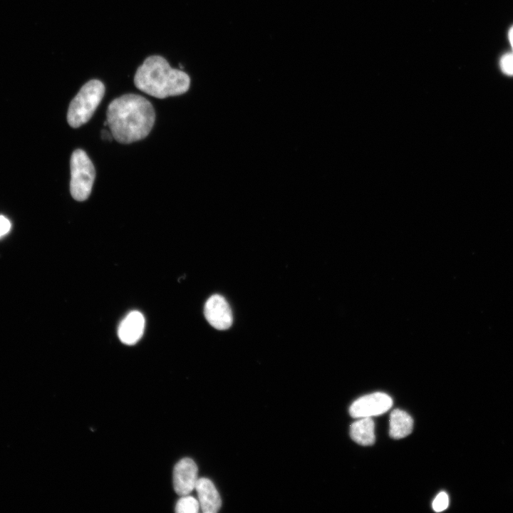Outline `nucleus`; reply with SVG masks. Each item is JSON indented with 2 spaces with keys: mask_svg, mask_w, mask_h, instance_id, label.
I'll list each match as a JSON object with an SVG mask.
<instances>
[{
  "mask_svg": "<svg viewBox=\"0 0 513 513\" xmlns=\"http://www.w3.org/2000/svg\"><path fill=\"white\" fill-rule=\"evenodd\" d=\"M134 83L151 96L165 98L185 93L190 86V78L185 71L172 68L163 57L151 56L137 69Z\"/></svg>",
  "mask_w": 513,
  "mask_h": 513,
  "instance_id": "f03ea898",
  "label": "nucleus"
},
{
  "mask_svg": "<svg viewBox=\"0 0 513 513\" xmlns=\"http://www.w3.org/2000/svg\"><path fill=\"white\" fill-rule=\"evenodd\" d=\"M500 66L504 73L513 76V53L504 55L501 58Z\"/></svg>",
  "mask_w": 513,
  "mask_h": 513,
  "instance_id": "4468645a",
  "label": "nucleus"
},
{
  "mask_svg": "<svg viewBox=\"0 0 513 513\" xmlns=\"http://www.w3.org/2000/svg\"><path fill=\"white\" fill-rule=\"evenodd\" d=\"M353 440L361 445H371L375 442L374 422L371 418H361L350 427Z\"/></svg>",
  "mask_w": 513,
  "mask_h": 513,
  "instance_id": "9b49d317",
  "label": "nucleus"
},
{
  "mask_svg": "<svg viewBox=\"0 0 513 513\" xmlns=\"http://www.w3.org/2000/svg\"><path fill=\"white\" fill-rule=\"evenodd\" d=\"M509 38L513 50V26L510 28L509 31Z\"/></svg>",
  "mask_w": 513,
  "mask_h": 513,
  "instance_id": "f3484780",
  "label": "nucleus"
},
{
  "mask_svg": "<svg viewBox=\"0 0 513 513\" xmlns=\"http://www.w3.org/2000/svg\"><path fill=\"white\" fill-rule=\"evenodd\" d=\"M413 420L406 412L395 409L390 415L389 435L395 439L406 437L413 430Z\"/></svg>",
  "mask_w": 513,
  "mask_h": 513,
  "instance_id": "9d476101",
  "label": "nucleus"
},
{
  "mask_svg": "<svg viewBox=\"0 0 513 513\" xmlns=\"http://www.w3.org/2000/svg\"><path fill=\"white\" fill-rule=\"evenodd\" d=\"M70 167L71 195L76 201H85L92 190L95 177V167L86 152L81 149H77L72 153Z\"/></svg>",
  "mask_w": 513,
  "mask_h": 513,
  "instance_id": "20e7f679",
  "label": "nucleus"
},
{
  "mask_svg": "<svg viewBox=\"0 0 513 513\" xmlns=\"http://www.w3.org/2000/svg\"><path fill=\"white\" fill-rule=\"evenodd\" d=\"M393 405L392 398L383 393H373L355 400L349 408L354 418H370L387 412Z\"/></svg>",
  "mask_w": 513,
  "mask_h": 513,
  "instance_id": "39448f33",
  "label": "nucleus"
},
{
  "mask_svg": "<svg viewBox=\"0 0 513 513\" xmlns=\"http://www.w3.org/2000/svg\"><path fill=\"white\" fill-rule=\"evenodd\" d=\"M198 479L197 466L191 458H182L175 465L172 475L173 487L180 496L188 495L194 490Z\"/></svg>",
  "mask_w": 513,
  "mask_h": 513,
  "instance_id": "423d86ee",
  "label": "nucleus"
},
{
  "mask_svg": "<svg viewBox=\"0 0 513 513\" xmlns=\"http://www.w3.org/2000/svg\"><path fill=\"white\" fill-rule=\"evenodd\" d=\"M204 316L209 323L218 330L228 329L232 324L231 308L224 296H211L204 305Z\"/></svg>",
  "mask_w": 513,
  "mask_h": 513,
  "instance_id": "0eeeda50",
  "label": "nucleus"
},
{
  "mask_svg": "<svg viewBox=\"0 0 513 513\" xmlns=\"http://www.w3.org/2000/svg\"><path fill=\"white\" fill-rule=\"evenodd\" d=\"M10 229V221L6 217L0 215V237L6 234Z\"/></svg>",
  "mask_w": 513,
  "mask_h": 513,
  "instance_id": "2eb2a0df",
  "label": "nucleus"
},
{
  "mask_svg": "<svg viewBox=\"0 0 513 513\" xmlns=\"http://www.w3.org/2000/svg\"><path fill=\"white\" fill-rule=\"evenodd\" d=\"M449 504V498L446 492H440L432 502V508L437 512H442L446 509Z\"/></svg>",
  "mask_w": 513,
  "mask_h": 513,
  "instance_id": "ddd939ff",
  "label": "nucleus"
},
{
  "mask_svg": "<svg viewBox=\"0 0 513 513\" xmlns=\"http://www.w3.org/2000/svg\"><path fill=\"white\" fill-rule=\"evenodd\" d=\"M199 501L189 495L182 496L177 502L175 512L177 513H197L200 510Z\"/></svg>",
  "mask_w": 513,
  "mask_h": 513,
  "instance_id": "f8f14e48",
  "label": "nucleus"
},
{
  "mask_svg": "<svg viewBox=\"0 0 513 513\" xmlns=\"http://www.w3.org/2000/svg\"><path fill=\"white\" fill-rule=\"evenodd\" d=\"M200 507L204 513H216L222 506L220 495L213 482L208 478L198 479L195 489Z\"/></svg>",
  "mask_w": 513,
  "mask_h": 513,
  "instance_id": "1a4fd4ad",
  "label": "nucleus"
},
{
  "mask_svg": "<svg viewBox=\"0 0 513 513\" xmlns=\"http://www.w3.org/2000/svg\"><path fill=\"white\" fill-rule=\"evenodd\" d=\"M101 135H102V138L104 140H111L112 138H113L111 132L109 133L105 130H102Z\"/></svg>",
  "mask_w": 513,
  "mask_h": 513,
  "instance_id": "dca6fc26",
  "label": "nucleus"
},
{
  "mask_svg": "<svg viewBox=\"0 0 513 513\" xmlns=\"http://www.w3.org/2000/svg\"><path fill=\"white\" fill-rule=\"evenodd\" d=\"M105 90L104 84L97 79L90 80L81 87L68 106L67 121L71 127L77 128L90 119Z\"/></svg>",
  "mask_w": 513,
  "mask_h": 513,
  "instance_id": "7ed1b4c3",
  "label": "nucleus"
},
{
  "mask_svg": "<svg viewBox=\"0 0 513 513\" xmlns=\"http://www.w3.org/2000/svg\"><path fill=\"white\" fill-rule=\"evenodd\" d=\"M106 121L114 139L129 144L146 138L155 118L151 103L142 95L128 93L110 102Z\"/></svg>",
  "mask_w": 513,
  "mask_h": 513,
  "instance_id": "f257e3e1",
  "label": "nucleus"
},
{
  "mask_svg": "<svg viewBox=\"0 0 513 513\" xmlns=\"http://www.w3.org/2000/svg\"><path fill=\"white\" fill-rule=\"evenodd\" d=\"M145 328V318L138 311L130 312L120 322L118 335L122 343L126 345L136 343L142 337Z\"/></svg>",
  "mask_w": 513,
  "mask_h": 513,
  "instance_id": "6e6552de",
  "label": "nucleus"
}]
</instances>
